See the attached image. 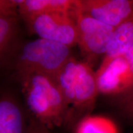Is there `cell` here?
<instances>
[{"instance_id": "7c38bea8", "label": "cell", "mask_w": 133, "mask_h": 133, "mask_svg": "<svg viewBox=\"0 0 133 133\" xmlns=\"http://www.w3.org/2000/svg\"><path fill=\"white\" fill-rule=\"evenodd\" d=\"M16 17H0V60L9 48L15 32Z\"/></svg>"}, {"instance_id": "5bb4252c", "label": "cell", "mask_w": 133, "mask_h": 133, "mask_svg": "<svg viewBox=\"0 0 133 133\" xmlns=\"http://www.w3.org/2000/svg\"><path fill=\"white\" fill-rule=\"evenodd\" d=\"M29 133H52L50 129L33 117H30Z\"/></svg>"}, {"instance_id": "9a60e30c", "label": "cell", "mask_w": 133, "mask_h": 133, "mask_svg": "<svg viewBox=\"0 0 133 133\" xmlns=\"http://www.w3.org/2000/svg\"><path fill=\"white\" fill-rule=\"evenodd\" d=\"M124 111L129 115L133 116V90L129 92L128 97L126 98L123 104Z\"/></svg>"}, {"instance_id": "9c48e42d", "label": "cell", "mask_w": 133, "mask_h": 133, "mask_svg": "<svg viewBox=\"0 0 133 133\" xmlns=\"http://www.w3.org/2000/svg\"><path fill=\"white\" fill-rule=\"evenodd\" d=\"M74 0H19L18 12L26 22L46 13L64 11L70 12Z\"/></svg>"}, {"instance_id": "52a82bcc", "label": "cell", "mask_w": 133, "mask_h": 133, "mask_svg": "<svg viewBox=\"0 0 133 133\" xmlns=\"http://www.w3.org/2000/svg\"><path fill=\"white\" fill-rule=\"evenodd\" d=\"M76 5L85 14L115 28L133 21V0H77Z\"/></svg>"}, {"instance_id": "30bf717a", "label": "cell", "mask_w": 133, "mask_h": 133, "mask_svg": "<svg viewBox=\"0 0 133 133\" xmlns=\"http://www.w3.org/2000/svg\"><path fill=\"white\" fill-rule=\"evenodd\" d=\"M132 44L133 21H129L115 28L104 58L112 59L123 56Z\"/></svg>"}, {"instance_id": "6da1fadb", "label": "cell", "mask_w": 133, "mask_h": 133, "mask_svg": "<svg viewBox=\"0 0 133 133\" xmlns=\"http://www.w3.org/2000/svg\"><path fill=\"white\" fill-rule=\"evenodd\" d=\"M22 91L31 117L51 129L66 124L67 110L56 78L39 74L21 76Z\"/></svg>"}, {"instance_id": "5b68a950", "label": "cell", "mask_w": 133, "mask_h": 133, "mask_svg": "<svg viewBox=\"0 0 133 133\" xmlns=\"http://www.w3.org/2000/svg\"><path fill=\"white\" fill-rule=\"evenodd\" d=\"M26 22L38 38L57 41L70 48L77 44L76 26L71 11L46 13Z\"/></svg>"}, {"instance_id": "2e32d148", "label": "cell", "mask_w": 133, "mask_h": 133, "mask_svg": "<svg viewBox=\"0 0 133 133\" xmlns=\"http://www.w3.org/2000/svg\"><path fill=\"white\" fill-rule=\"evenodd\" d=\"M124 56L126 58V61H127L128 64L129 68V70H130V72L131 74V76H132V82H133V44L129 48L128 50L126 51L125 54H124Z\"/></svg>"}, {"instance_id": "8fae6325", "label": "cell", "mask_w": 133, "mask_h": 133, "mask_svg": "<svg viewBox=\"0 0 133 133\" xmlns=\"http://www.w3.org/2000/svg\"><path fill=\"white\" fill-rule=\"evenodd\" d=\"M75 133H118V131L110 119L88 115L78 122Z\"/></svg>"}, {"instance_id": "277c9868", "label": "cell", "mask_w": 133, "mask_h": 133, "mask_svg": "<svg viewBox=\"0 0 133 133\" xmlns=\"http://www.w3.org/2000/svg\"><path fill=\"white\" fill-rule=\"evenodd\" d=\"M71 14L75 21L77 45L81 52L88 57L105 55L115 27L104 24L83 12L76 5Z\"/></svg>"}, {"instance_id": "8992f818", "label": "cell", "mask_w": 133, "mask_h": 133, "mask_svg": "<svg viewBox=\"0 0 133 133\" xmlns=\"http://www.w3.org/2000/svg\"><path fill=\"white\" fill-rule=\"evenodd\" d=\"M99 93L111 95L131 92L133 89L132 76L124 56L103 60L96 71Z\"/></svg>"}, {"instance_id": "3957f363", "label": "cell", "mask_w": 133, "mask_h": 133, "mask_svg": "<svg viewBox=\"0 0 133 133\" xmlns=\"http://www.w3.org/2000/svg\"><path fill=\"white\" fill-rule=\"evenodd\" d=\"M71 57L70 47L38 38L26 43L18 59L21 76L39 74L56 78Z\"/></svg>"}, {"instance_id": "7a4b0ae2", "label": "cell", "mask_w": 133, "mask_h": 133, "mask_svg": "<svg viewBox=\"0 0 133 133\" xmlns=\"http://www.w3.org/2000/svg\"><path fill=\"white\" fill-rule=\"evenodd\" d=\"M56 79L65 102L66 124L79 121L93 107L99 94L96 71L88 62L71 57Z\"/></svg>"}, {"instance_id": "ba28073f", "label": "cell", "mask_w": 133, "mask_h": 133, "mask_svg": "<svg viewBox=\"0 0 133 133\" xmlns=\"http://www.w3.org/2000/svg\"><path fill=\"white\" fill-rule=\"evenodd\" d=\"M30 118L16 101L0 97V133H29Z\"/></svg>"}, {"instance_id": "4fadbf2b", "label": "cell", "mask_w": 133, "mask_h": 133, "mask_svg": "<svg viewBox=\"0 0 133 133\" xmlns=\"http://www.w3.org/2000/svg\"><path fill=\"white\" fill-rule=\"evenodd\" d=\"M19 0H0V17H16Z\"/></svg>"}]
</instances>
